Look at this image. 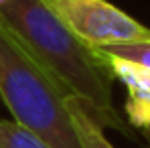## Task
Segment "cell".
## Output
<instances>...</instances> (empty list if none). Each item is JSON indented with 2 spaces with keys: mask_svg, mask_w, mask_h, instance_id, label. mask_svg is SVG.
Masks as SVG:
<instances>
[{
  "mask_svg": "<svg viewBox=\"0 0 150 148\" xmlns=\"http://www.w3.org/2000/svg\"><path fill=\"white\" fill-rule=\"evenodd\" d=\"M67 110L71 114L73 128L81 148H116L103 134V128L96 122L85 106L77 98H67Z\"/></svg>",
  "mask_w": 150,
  "mask_h": 148,
  "instance_id": "4",
  "label": "cell"
},
{
  "mask_svg": "<svg viewBox=\"0 0 150 148\" xmlns=\"http://www.w3.org/2000/svg\"><path fill=\"white\" fill-rule=\"evenodd\" d=\"M98 53L118 57L130 63L142 65L150 69V43H116V45H101V47H91Z\"/></svg>",
  "mask_w": 150,
  "mask_h": 148,
  "instance_id": "7",
  "label": "cell"
},
{
  "mask_svg": "<svg viewBox=\"0 0 150 148\" xmlns=\"http://www.w3.org/2000/svg\"><path fill=\"white\" fill-rule=\"evenodd\" d=\"M126 116L128 122L136 128H150V89L128 87Z\"/></svg>",
  "mask_w": 150,
  "mask_h": 148,
  "instance_id": "6",
  "label": "cell"
},
{
  "mask_svg": "<svg viewBox=\"0 0 150 148\" xmlns=\"http://www.w3.org/2000/svg\"><path fill=\"white\" fill-rule=\"evenodd\" d=\"M0 148H53L39 134L16 124L14 120H0Z\"/></svg>",
  "mask_w": 150,
  "mask_h": 148,
  "instance_id": "5",
  "label": "cell"
},
{
  "mask_svg": "<svg viewBox=\"0 0 150 148\" xmlns=\"http://www.w3.org/2000/svg\"><path fill=\"white\" fill-rule=\"evenodd\" d=\"M4 2H6V0H0V6H2V4H4Z\"/></svg>",
  "mask_w": 150,
  "mask_h": 148,
  "instance_id": "8",
  "label": "cell"
},
{
  "mask_svg": "<svg viewBox=\"0 0 150 148\" xmlns=\"http://www.w3.org/2000/svg\"><path fill=\"white\" fill-rule=\"evenodd\" d=\"M148 148H150V146H148Z\"/></svg>",
  "mask_w": 150,
  "mask_h": 148,
  "instance_id": "9",
  "label": "cell"
},
{
  "mask_svg": "<svg viewBox=\"0 0 150 148\" xmlns=\"http://www.w3.org/2000/svg\"><path fill=\"white\" fill-rule=\"evenodd\" d=\"M0 26L55 79L67 98H77L101 128L130 130L112 101V75L96 51L73 35L41 0H6Z\"/></svg>",
  "mask_w": 150,
  "mask_h": 148,
  "instance_id": "1",
  "label": "cell"
},
{
  "mask_svg": "<svg viewBox=\"0 0 150 148\" xmlns=\"http://www.w3.org/2000/svg\"><path fill=\"white\" fill-rule=\"evenodd\" d=\"M85 45L150 43V28L108 0H41Z\"/></svg>",
  "mask_w": 150,
  "mask_h": 148,
  "instance_id": "3",
  "label": "cell"
},
{
  "mask_svg": "<svg viewBox=\"0 0 150 148\" xmlns=\"http://www.w3.org/2000/svg\"><path fill=\"white\" fill-rule=\"evenodd\" d=\"M0 98L14 122L53 148H81L67 110V96L0 26Z\"/></svg>",
  "mask_w": 150,
  "mask_h": 148,
  "instance_id": "2",
  "label": "cell"
}]
</instances>
